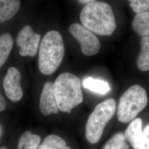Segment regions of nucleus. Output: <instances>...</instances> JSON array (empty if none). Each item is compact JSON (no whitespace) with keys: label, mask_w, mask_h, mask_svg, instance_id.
Returning a JSON list of instances; mask_svg holds the SVG:
<instances>
[{"label":"nucleus","mask_w":149,"mask_h":149,"mask_svg":"<svg viewBox=\"0 0 149 149\" xmlns=\"http://www.w3.org/2000/svg\"><path fill=\"white\" fill-rule=\"evenodd\" d=\"M82 26L100 36H111L116 28L112 8L108 3L94 1L87 4L81 12Z\"/></svg>","instance_id":"1"},{"label":"nucleus","mask_w":149,"mask_h":149,"mask_svg":"<svg viewBox=\"0 0 149 149\" xmlns=\"http://www.w3.org/2000/svg\"><path fill=\"white\" fill-rule=\"evenodd\" d=\"M63 39L58 31L48 32L43 37L39 50L38 68L42 74H53L58 69L64 58Z\"/></svg>","instance_id":"2"},{"label":"nucleus","mask_w":149,"mask_h":149,"mask_svg":"<svg viewBox=\"0 0 149 149\" xmlns=\"http://www.w3.org/2000/svg\"><path fill=\"white\" fill-rule=\"evenodd\" d=\"M54 91L58 108L61 112L70 113L84 100L79 78L69 72L59 74L54 83Z\"/></svg>","instance_id":"3"},{"label":"nucleus","mask_w":149,"mask_h":149,"mask_svg":"<svg viewBox=\"0 0 149 149\" xmlns=\"http://www.w3.org/2000/svg\"><path fill=\"white\" fill-rule=\"evenodd\" d=\"M148 102L146 91L139 85L132 86L120 98L118 106V119L127 123L133 120L146 107Z\"/></svg>","instance_id":"4"},{"label":"nucleus","mask_w":149,"mask_h":149,"mask_svg":"<svg viewBox=\"0 0 149 149\" xmlns=\"http://www.w3.org/2000/svg\"><path fill=\"white\" fill-rule=\"evenodd\" d=\"M116 109V102L109 98L98 104L87 119L86 125V137L92 144L101 139L107 124L113 117Z\"/></svg>","instance_id":"5"},{"label":"nucleus","mask_w":149,"mask_h":149,"mask_svg":"<svg viewBox=\"0 0 149 149\" xmlns=\"http://www.w3.org/2000/svg\"><path fill=\"white\" fill-rule=\"evenodd\" d=\"M70 33L79 42L82 53L87 56H92L98 53L101 48V43L96 36L79 23H74L69 27Z\"/></svg>","instance_id":"6"},{"label":"nucleus","mask_w":149,"mask_h":149,"mask_svg":"<svg viewBox=\"0 0 149 149\" xmlns=\"http://www.w3.org/2000/svg\"><path fill=\"white\" fill-rule=\"evenodd\" d=\"M40 36L33 31L29 25L24 26L19 32L16 42L20 47L19 54L22 56H34L37 53Z\"/></svg>","instance_id":"7"},{"label":"nucleus","mask_w":149,"mask_h":149,"mask_svg":"<svg viewBox=\"0 0 149 149\" xmlns=\"http://www.w3.org/2000/svg\"><path fill=\"white\" fill-rule=\"evenodd\" d=\"M21 74L15 67L10 68L6 74L3 86L7 97L13 102L20 101L23 97L21 86Z\"/></svg>","instance_id":"8"},{"label":"nucleus","mask_w":149,"mask_h":149,"mask_svg":"<svg viewBox=\"0 0 149 149\" xmlns=\"http://www.w3.org/2000/svg\"><path fill=\"white\" fill-rule=\"evenodd\" d=\"M141 119H134L127 128L124 135L134 149H149V136L142 130Z\"/></svg>","instance_id":"9"},{"label":"nucleus","mask_w":149,"mask_h":149,"mask_svg":"<svg viewBox=\"0 0 149 149\" xmlns=\"http://www.w3.org/2000/svg\"><path fill=\"white\" fill-rule=\"evenodd\" d=\"M39 109L44 116H49L52 113L58 114L59 108L54 94V84L50 81L47 82L43 87L41 93Z\"/></svg>","instance_id":"10"},{"label":"nucleus","mask_w":149,"mask_h":149,"mask_svg":"<svg viewBox=\"0 0 149 149\" xmlns=\"http://www.w3.org/2000/svg\"><path fill=\"white\" fill-rule=\"evenodd\" d=\"M19 7L20 0H0V23L11 19Z\"/></svg>","instance_id":"11"},{"label":"nucleus","mask_w":149,"mask_h":149,"mask_svg":"<svg viewBox=\"0 0 149 149\" xmlns=\"http://www.w3.org/2000/svg\"><path fill=\"white\" fill-rule=\"evenodd\" d=\"M134 31L143 37H149V11L136 14L132 22Z\"/></svg>","instance_id":"12"},{"label":"nucleus","mask_w":149,"mask_h":149,"mask_svg":"<svg viewBox=\"0 0 149 149\" xmlns=\"http://www.w3.org/2000/svg\"><path fill=\"white\" fill-rule=\"evenodd\" d=\"M83 85L86 89L101 95H105L111 90L110 86L107 82L91 77L83 81Z\"/></svg>","instance_id":"13"},{"label":"nucleus","mask_w":149,"mask_h":149,"mask_svg":"<svg viewBox=\"0 0 149 149\" xmlns=\"http://www.w3.org/2000/svg\"><path fill=\"white\" fill-rule=\"evenodd\" d=\"M13 45V41L10 34L5 33L0 36V69L8 59Z\"/></svg>","instance_id":"14"},{"label":"nucleus","mask_w":149,"mask_h":149,"mask_svg":"<svg viewBox=\"0 0 149 149\" xmlns=\"http://www.w3.org/2000/svg\"><path fill=\"white\" fill-rule=\"evenodd\" d=\"M141 52L137 60V66L143 71L149 70V37L141 39Z\"/></svg>","instance_id":"15"},{"label":"nucleus","mask_w":149,"mask_h":149,"mask_svg":"<svg viewBox=\"0 0 149 149\" xmlns=\"http://www.w3.org/2000/svg\"><path fill=\"white\" fill-rule=\"evenodd\" d=\"M40 141L39 136L26 131L19 140L18 149H38Z\"/></svg>","instance_id":"16"},{"label":"nucleus","mask_w":149,"mask_h":149,"mask_svg":"<svg viewBox=\"0 0 149 149\" xmlns=\"http://www.w3.org/2000/svg\"><path fill=\"white\" fill-rule=\"evenodd\" d=\"M38 149H71L63 139L56 135H50L44 139Z\"/></svg>","instance_id":"17"},{"label":"nucleus","mask_w":149,"mask_h":149,"mask_svg":"<svg viewBox=\"0 0 149 149\" xmlns=\"http://www.w3.org/2000/svg\"><path fill=\"white\" fill-rule=\"evenodd\" d=\"M102 149H129L124 134H114L104 145Z\"/></svg>","instance_id":"18"},{"label":"nucleus","mask_w":149,"mask_h":149,"mask_svg":"<svg viewBox=\"0 0 149 149\" xmlns=\"http://www.w3.org/2000/svg\"><path fill=\"white\" fill-rule=\"evenodd\" d=\"M130 6L136 14L149 11V0H128Z\"/></svg>","instance_id":"19"},{"label":"nucleus","mask_w":149,"mask_h":149,"mask_svg":"<svg viewBox=\"0 0 149 149\" xmlns=\"http://www.w3.org/2000/svg\"><path fill=\"white\" fill-rule=\"evenodd\" d=\"M6 107L5 100L0 92V112L4 111Z\"/></svg>","instance_id":"20"},{"label":"nucleus","mask_w":149,"mask_h":149,"mask_svg":"<svg viewBox=\"0 0 149 149\" xmlns=\"http://www.w3.org/2000/svg\"><path fill=\"white\" fill-rule=\"evenodd\" d=\"M79 2H80L82 4H88L89 3H91L92 2H94L95 1V0H78Z\"/></svg>","instance_id":"21"},{"label":"nucleus","mask_w":149,"mask_h":149,"mask_svg":"<svg viewBox=\"0 0 149 149\" xmlns=\"http://www.w3.org/2000/svg\"><path fill=\"white\" fill-rule=\"evenodd\" d=\"M143 132H144V133L146 135L149 136V125H148L146 128L144 129V130H143Z\"/></svg>","instance_id":"22"},{"label":"nucleus","mask_w":149,"mask_h":149,"mask_svg":"<svg viewBox=\"0 0 149 149\" xmlns=\"http://www.w3.org/2000/svg\"><path fill=\"white\" fill-rule=\"evenodd\" d=\"M0 149H7L5 147H1V148H0Z\"/></svg>","instance_id":"23"},{"label":"nucleus","mask_w":149,"mask_h":149,"mask_svg":"<svg viewBox=\"0 0 149 149\" xmlns=\"http://www.w3.org/2000/svg\"><path fill=\"white\" fill-rule=\"evenodd\" d=\"M1 128H0V135H1Z\"/></svg>","instance_id":"24"}]
</instances>
